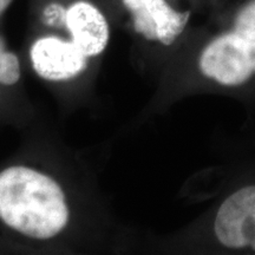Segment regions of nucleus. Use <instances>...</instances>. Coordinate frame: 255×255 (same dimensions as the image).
Returning <instances> with one entry per match:
<instances>
[{
    "label": "nucleus",
    "mask_w": 255,
    "mask_h": 255,
    "mask_svg": "<svg viewBox=\"0 0 255 255\" xmlns=\"http://www.w3.org/2000/svg\"><path fill=\"white\" fill-rule=\"evenodd\" d=\"M206 77L226 87L244 84L255 73V0L240 9L234 27L215 38L201 53Z\"/></svg>",
    "instance_id": "obj_2"
},
{
    "label": "nucleus",
    "mask_w": 255,
    "mask_h": 255,
    "mask_svg": "<svg viewBox=\"0 0 255 255\" xmlns=\"http://www.w3.org/2000/svg\"><path fill=\"white\" fill-rule=\"evenodd\" d=\"M214 231L223 246L255 251V186L241 188L218 210Z\"/></svg>",
    "instance_id": "obj_3"
},
{
    "label": "nucleus",
    "mask_w": 255,
    "mask_h": 255,
    "mask_svg": "<svg viewBox=\"0 0 255 255\" xmlns=\"http://www.w3.org/2000/svg\"><path fill=\"white\" fill-rule=\"evenodd\" d=\"M12 0H0V14L8 7V5L11 4Z\"/></svg>",
    "instance_id": "obj_9"
},
{
    "label": "nucleus",
    "mask_w": 255,
    "mask_h": 255,
    "mask_svg": "<svg viewBox=\"0 0 255 255\" xmlns=\"http://www.w3.org/2000/svg\"><path fill=\"white\" fill-rule=\"evenodd\" d=\"M34 71L47 81L60 82L75 78L88 66V57L73 41L58 37H43L30 51Z\"/></svg>",
    "instance_id": "obj_5"
},
{
    "label": "nucleus",
    "mask_w": 255,
    "mask_h": 255,
    "mask_svg": "<svg viewBox=\"0 0 255 255\" xmlns=\"http://www.w3.org/2000/svg\"><path fill=\"white\" fill-rule=\"evenodd\" d=\"M65 25L72 41L87 57L101 55L109 41V25L103 13L90 2L77 1L66 11Z\"/></svg>",
    "instance_id": "obj_6"
},
{
    "label": "nucleus",
    "mask_w": 255,
    "mask_h": 255,
    "mask_svg": "<svg viewBox=\"0 0 255 255\" xmlns=\"http://www.w3.org/2000/svg\"><path fill=\"white\" fill-rule=\"evenodd\" d=\"M20 78V64L14 53L5 50L0 39V84L13 85Z\"/></svg>",
    "instance_id": "obj_7"
},
{
    "label": "nucleus",
    "mask_w": 255,
    "mask_h": 255,
    "mask_svg": "<svg viewBox=\"0 0 255 255\" xmlns=\"http://www.w3.org/2000/svg\"><path fill=\"white\" fill-rule=\"evenodd\" d=\"M0 220L25 237L47 240L69 221L65 194L53 178L13 165L0 173Z\"/></svg>",
    "instance_id": "obj_1"
},
{
    "label": "nucleus",
    "mask_w": 255,
    "mask_h": 255,
    "mask_svg": "<svg viewBox=\"0 0 255 255\" xmlns=\"http://www.w3.org/2000/svg\"><path fill=\"white\" fill-rule=\"evenodd\" d=\"M131 12L133 27L148 40L171 45L186 28L190 12H178L165 0H122Z\"/></svg>",
    "instance_id": "obj_4"
},
{
    "label": "nucleus",
    "mask_w": 255,
    "mask_h": 255,
    "mask_svg": "<svg viewBox=\"0 0 255 255\" xmlns=\"http://www.w3.org/2000/svg\"><path fill=\"white\" fill-rule=\"evenodd\" d=\"M65 17L66 11L58 4H51L44 11V18H45V23L47 25L57 26L63 21L65 23Z\"/></svg>",
    "instance_id": "obj_8"
}]
</instances>
